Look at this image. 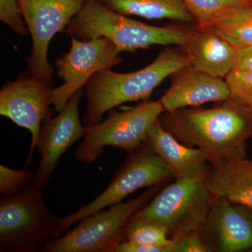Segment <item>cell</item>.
<instances>
[{
	"instance_id": "6da1fadb",
	"label": "cell",
	"mask_w": 252,
	"mask_h": 252,
	"mask_svg": "<svg viewBox=\"0 0 252 252\" xmlns=\"http://www.w3.org/2000/svg\"><path fill=\"white\" fill-rule=\"evenodd\" d=\"M159 121L180 142L203 150L212 165L245 157L252 136V112L230 98L210 109L164 112Z\"/></svg>"
},
{
	"instance_id": "7a4b0ae2",
	"label": "cell",
	"mask_w": 252,
	"mask_h": 252,
	"mask_svg": "<svg viewBox=\"0 0 252 252\" xmlns=\"http://www.w3.org/2000/svg\"><path fill=\"white\" fill-rule=\"evenodd\" d=\"M187 65L189 59L182 48L166 47L151 64L135 72L119 73L107 69L96 73L85 85L87 105L83 125H95L104 114L121 104L149 99L167 77Z\"/></svg>"
},
{
	"instance_id": "3957f363",
	"label": "cell",
	"mask_w": 252,
	"mask_h": 252,
	"mask_svg": "<svg viewBox=\"0 0 252 252\" xmlns=\"http://www.w3.org/2000/svg\"><path fill=\"white\" fill-rule=\"evenodd\" d=\"M190 28L150 26L116 12L98 0H86L68 24L67 33L82 40L107 38L122 53L154 45H183Z\"/></svg>"
},
{
	"instance_id": "277c9868",
	"label": "cell",
	"mask_w": 252,
	"mask_h": 252,
	"mask_svg": "<svg viewBox=\"0 0 252 252\" xmlns=\"http://www.w3.org/2000/svg\"><path fill=\"white\" fill-rule=\"evenodd\" d=\"M35 181L13 196L0 200V252L41 251L54 240L61 218L48 210Z\"/></svg>"
},
{
	"instance_id": "5b68a950",
	"label": "cell",
	"mask_w": 252,
	"mask_h": 252,
	"mask_svg": "<svg viewBox=\"0 0 252 252\" xmlns=\"http://www.w3.org/2000/svg\"><path fill=\"white\" fill-rule=\"evenodd\" d=\"M214 200L205 179L176 180L133 217L163 227L175 241L204 229Z\"/></svg>"
},
{
	"instance_id": "8992f818",
	"label": "cell",
	"mask_w": 252,
	"mask_h": 252,
	"mask_svg": "<svg viewBox=\"0 0 252 252\" xmlns=\"http://www.w3.org/2000/svg\"><path fill=\"white\" fill-rule=\"evenodd\" d=\"M110 111L103 122L86 127L84 140L75 152L77 161L93 163L102 157L105 147L132 153L143 145L149 129L165 109L160 100L147 99L123 112Z\"/></svg>"
},
{
	"instance_id": "52a82bcc",
	"label": "cell",
	"mask_w": 252,
	"mask_h": 252,
	"mask_svg": "<svg viewBox=\"0 0 252 252\" xmlns=\"http://www.w3.org/2000/svg\"><path fill=\"white\" fill-rule=\"evenodd\" d=\"M156 193L151 189L135 198L115 204L79 221L70 231L47 244L43 252H116L125 239L126 225Z\"/></svg>"
},
{
	"instance_id": "ba28073f",
	"label": "cell",
	"mask_w": 252,
	"mask_h": 252,
	"mask_svg": "<svg viewBox=\"0 0 252 252\" xmlns=\"http://www.w3.org/2000/svg\"><path fill=\"white\" fill-rule=\"evenodd\" d=\"M172 177L166 162L144 144L129 156L112 177L110 185L99 196L90 203L81 205L74 213L61 218L54 240L94 212L123 202L139 189L160 185Z\"/></svg>"
},
{
	"instance_id": "9c48e42d",
	"label": "cell",
	"mask_w": 252,
	"mask_h": 252,
	"mask_svg": "<svg viewBox=\"0 0 252 252\" xmlns=\"http://www.w3.org/2000/svg\"><path fill=\"white\" fill-rule=\"evenodd\" d=\"M120 53L117 46L106 37L82 40L71 36L69 51L55 63L59 77L64 81L50 91V102L55 111L62 110L94 74L121 64Z\"/></svg>"
},
{
	"instance_id": "30bf717a",
	"label": "cell",
	"mask_w": 252,
	"mask_h": 252,
	"mask_svg": "<svg viewBox=\"0 0 252 252\" xmlns=\"http://www.w3.org/2000/svg\"><path fill=\"white\" fill-rule=\"evenodd\" d=\"M86 0H20L23 18L31 34L32 49L27 59L28 72L52 84L53 68L48 61L51 39L80 11Z\"/></svg>"
},
{
	"instance_id": "8fae6325",
	"label": "cell",
	"mask_w": 252,
	"mask_h": 252,
	"mask_svg": "<svg viewBox=\"0 0 252 252\" xmlns=\"http://www.w3.org/2000/svg\"><path fill=\"white\" fill-rule=\"evenodd\" d=\"M51 84L28 72L20 74L16 80L7 81L0 91L1 116L31 132L27 165L37 147L41 124L51 117Z\"/></svg>"
},
{
	"instance_id": "7c38bea8",
	"label": "cell",
	"mask_w": 252,
	"mask_h": 252,
	"mask_svg": "<svg viewBox=\"0 0 252 252\" xmlns=\"http://www.w3.org/2000/svg\"><path fill=\"white\" fill-rule=\"evenodd\" d=\"M84 91H78L56 117L46 118L41 124L36 148L40 154L34 180L44 189L51 181L63 154L86 134L81 124L79 104Z\"/></svg>"
},
{
	"instance_id": "4fadbf2b",
	"label": "cell",
	"mask_w": 252,
	"mask_h": 252,
	"mask_svg": "<svg viewBox=\"0 0 252 252\" xmlns=\"http://www.w3.org/2000/svg\"><path fill=\"white\" fill-rule=\"evenodd\" d=\"M203 230L220 252L250 250L252 248V210L225 198H215Z\"/></svg>"
},
{
	"instance_id": "5bb4252c",
	"label": "cell",
	"mask_w": 252,
	"mask_h": 252,
	"mask_svg": "<svg viewBox=\"0 0 252 252\" xmlns=\"http://www.w3.org/2000/svg\"><path fill=\"white\" fill-rule=\"evenodd\" d=\"M168 90L159 99L165 112L195 107L207 102H220L230 97L226 81L195 70L189 65L171 76Z\"/></svg>"
},
{
	"instance_id": "9a60e30c",
	"label": "cell",
	"mask_w": 252,
	"mask_h": 252,
	"mask_svg": "<svg viewBox=\"0 0 252 252\" xmlns=\"http://www.w3.org/2000/svg\"><path fill=\"white\" fill-rule=\"evenodd\" d=\"M180 47L188 57L189 66L198 72L225 79L234 69L238 49L211 26L191 27Z\"/></svg>"
},
{
	"instance_id": "2e32d148",
	"label": "cell",
	"mask_w": 252,
	"mask_h": 252,
	"mask_svg": "<svg viewBox=\"0 0 252 252\" xmlns=\"http://www.w3.org/2000/svg\"><path fill=\"white\" fill-rule=\"evenodd\" d=\"M144 144L166 162L176 180L206 179L209 160L205 152L180 143L162 127L159 119L149 129Z\"/></svg>"
},
{
	"instance_id": "e0dca14e",
	"label": "cell",
	"mask_w": 252,
	"mask_h": 252,
	"mask_svg": "<svg viewBox=\"0 0 252 252\" xmlns=\"http://www.w3.org/2000/svg\"><path fill=\"white\" fill-rule=\"evenodd\" d=\"M214 198H222L252 210V162L245 157L212 165L205 179Z\"/></svg>"
},
{
	"instance_id": "ac0fdd59",
	"label": "cell",
	"mask_w": 252,
	"mask_h": 252,
	"mask_svg": "<svg viewBox=\"0 0 252 252\" xmlns=\"http://www.w3.org/2000/svg\"><path fill=\"white\" fill-rule=\"evenodd\" d=\"M109 9L124 15L149 20H173L195 23L183 0H98Z\"/></svg>"
},
{
	"instance_id": "d6986e66",
	"label": "cell",
	"mask_w": 252,
	"mask_h": 252,
	"mask_svg": "<svg viewBox=\"0 0 252 252\" xmlns=\"http://www.w3.org/2000/svg\"><path fill=\"white\" fill-rule=\"evenodd\" d=\"M211 26L237 49L252 47V3L233 9Z\"/></svg>"
},
{
	"instance_id": "ffe728a7",
	"label": "cell",
	"mask_w": 252,
	"mask_h": 252,
	"mask_svg": "<svg viewBox=\"0 0 252 252\" xmlns=\"http://www.w3.org/2000/svg\"><path fill=\"white\" fill-rule=\"evenodd\" d=\"M124 240L140 245L169 248L173 252L174 241L169 238L163 227L133 216L126 225Z\"/></svg>"
},
{
	"instance_id": "44dd1931",
	"label": "cell",
	"mask_w": 252,
	"mask_h": 252,
	"mask_svg": "<svg viewBox=\"0 0 252 252\" xmlns=\"http://www.w3.org/2000/svg\"><path fill=\"white\" fill-rule=\"evenodd\" d=\"M199 26H210L217 20L243 5L248 0H183Z\"/></svg>"
},
{
	"instance_id": "7402d4cb",
	"label": "cell",
	"mask_w": 252,
	"mask_h": 252,
	"mask_svg": "<svg viewBox=\"0 0 252 252\" xmlns=\"http://www.w3.org/2000/svg\"><path fill=\"white\" fill-rule=\"evenodd\" d=\"M34 178L29 169L18 170L0 165V193L3 196H13L21 193Z\"/></svg>"
},
{
	"instance_id": "603a6c76",
	"label": "cell",
	"mask_w": 252,
	"mask_h": 252,
	"mask_svg": "<svg viewBox=\"0 0 252 252\" xmlns=\"http://www.w3.org/2000/svg\"><path fill=\"white\" fill-rule=\"evenodd\" d=\"M225 79L230 98L252 112V72L232 71Z\"/></svg>"
},
{
	"instance_id": "cb8c5ba5",
	"label": "cell",
	"mask_w": 252,
	"mask_h": 252,
	"mask_svg": "<svg viewBox=\"0 0 252 252\" xmlns=\"http://www.w3.org/2000/svg\"><path fill=\"white\" fill-rule=\"evenodd\" d=\"M0 21L18 36L29 34L20 6V0H0Z\"/></svg>"
},
{
	"instance_id": "d4e9b609",
	"label": "cell",
	"mask_w": 252,
	"mask_h": 252,
	"mask_svg": "<svg viewBox=\"0 0 252 252\" xmlns=\"http://www.w3.org/2000/svg\"><path fill=\"white\" fill-rule=\"evenodd\" d=\"M199 232L188 233L174 241L173 252H212Z\"/></svg>"
},
{
	"instance_id": "484cf974",
	"label": "cell",
	"mask_w": 252,
	"mask_h": 252,
	"mask_svg": "<svg viewBox=\"0 0 252 252\" xmlns=\"http://www.w3.org/2000/svg\"><path fill=\"white\" fill-rule=\"evenodd\" d=\"M116 252H172L170 249L162 247L150 246L123 241L117 247Z\"/></svg>"
},
{
	"instance_id": "4316f807",
	"label": "cell",
	"mask_w": 252,
	"mask_h": 252,
	"mask_svg": "<svg viewBox=\"0 0 252 252\" xmlns=\"http://www.w3.org/2000/svg\"><path fill=\"white\" fill-rule=\"evenodd\" d=\"M233 71L252 72V46L238 49Z\"/></svg>"
},
{
	"instance_id": "83f0119b",
	"label": "cell",
	"mask_w": 252,
	"mask_h": 252,
	"mask_svg": "<svg viewBox=\"0 0 252 252\" xmlns=\"http://www.w3.org/2000/svg\"><path fill=\"white\" fill-rule=\"evenodd\" d=\"M248 1H250V2L252 3V0H248Z\"/></svg>"
}]
</instances>
